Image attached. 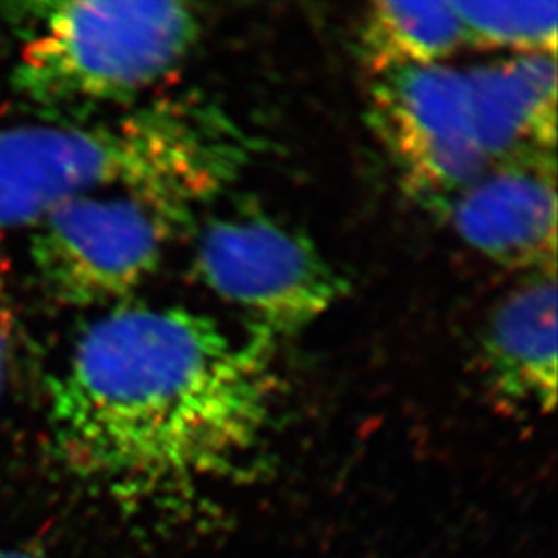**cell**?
Here are the masks:
<instances>
[{
    "mask_svg": "<svg viewBox=\"0 0 558 558\" xmlns=\"http://www.w3.org/2000/svg\"><path fill=\"white\" fill-rule=\"evenodd\" d=\"M26 10L13 85L48 111L131 100L172 73L197 43L183 2H38Z\"/></svg>",
    "mask_w": 558,
    "mask_h": 558,
    "instance_id": "3",
    "label": "cell"
},
{
    "mask_svg": "<svg viewBox=\"0 0 558 558\" xmlns=\"http://www.w3.org/2000/svg\"><path fill=\"white\" fill-rule=\"evenodd\" d=\"M481 364L492 389L511 405L551 411L557 403L555 269L511 291L481 335Z\"/></svg>",
    "mask_w": 558,
    "mask_h": 558,
    "instance_id": "9",
    "label": "cell"
},
{
    "mask_svg": "<svg viewBox=\"0 0 558 558\" xmlns=\"http://www.w3.org/2000/svg\"><path fill=\"white\" fill-rule=\"evenodd\" d=\"M555 161H517L461 190L448 201L459 238L506 268L555 266Z\"/></svg>",
    "mask_w": 558,
    "mask_h": 558,
    "instance_id": "7",
    "label": "cell"
},
{
    "mask_svg": "<svg viewBox=\"0 0 558 558\" xmlns=\"http://www.w3.org/2000/svg\"><path fill=\"white\" fill-rule=\"evenodd\" d=\"M459 44L463 29L452 2H374L360 35L362 57L376 76L439 63Z\"/></svg>",
    "mask_w": 558,
    "mask_h": 558,
    "instance_id": "10",
    "label": "cell"
},
{
    "mask_svg": "<svg viewBox=\"0 0 558 558\" xmlns=\"http://www.w3.org/2000/svg\"><path fill=\"white\" fill-rule=\"evenodd\" d=\"M16 311L11 291L10 266L0 257V395L10 376L11 360L15 351Z\"/></svg>",
    "mask_w": 558,
    "mask_h": 558,
    "instance_id": "12",
    "label": "cell"
},
{
    "mask_svg": "<svg viewBox=\"0 0 558 558\" xmlns=\"http://www.w3.org/2000/svg\"><path fill=\"white\" fill-rule=\"evenodd\" d=\"M0 558H48L43 551L38 549L24 548V546H16V548H2L0 549Z\"/></svg>",
    "mask_w": 558,
    "mask_h": 558,
    "instance_id": "13",
    "label": "cell"
},
{
    "mask_svg": "<svg viewBox=\"0 0 558 558\" xmlns=\"http://www.w3.org/2000/svg\"><path fill=\"white\" fill-rule=\"evenodd\" d=\"M185 217L136 194L68 201L35 225L32 260L43 284L68 306L122 301L158 269Z\"/></svg>",
    "mask_w": 558,
    "mask_h": 558,
    "instance_id": "5",
    "label": "cell"
},
{
    "mask_svg": "<svg viewBox=\"0 0 558 558\" xmlns=\"http://www.w3.org/2000/svg\"><path fill=\"white\" fill-rule=\"evenodd\" d=\"M475 132L492 161H555V54H517L464 73Z\"/></svg>",
    "mask_w": 558,
    "mask_h": 558,
    "instance_id": "8",
    "label": "cell"
},
{
    "mask_svg": "<svg viewBox=\"0 0 558 558\" xmlns=\"http://www.w3.org/2000/svg\"><path fill=\"white\" fill-rule=\"evenodd\" d=\"M250 143L199 98L158 101L90 125L0 131V230L35 227L68 201L142 195L189 219L241 172Z\"/></svg>",
    "mask_w": 558,
    "mask_h": 558,
    "instance_id": "2",
    "label": "cell"
},
{
    "mask_svg": "<svg viewBox=\"0 0 558 558\" xmlns=\"http://www.w3.org/2000/svg\"><path fill=\"white\" fill-rule=\"evenodd\" d=\"M274 348L181 307L109 311L51 381L54 453L129 505L186 510L260 450L277 400Z\"/></svg>",
    "mask_w": 558,
    "mask_h": 558,
    "instance_id": "1",
    "label": "cell"
},
{
    "mask_svg": "<svg viewBox=\"0 0 558 558\" xmlns=\"http://www.w3.org/2000/svg\"><path fill=\"white\" fill-rule=\"evenodd\" d=\"M195 264L217 296L248 316L252 332L271 340L306 327L349 290L306 233L255 208L208 222Z\"/></svg>",
    "mask_w": 558,
    "mask_h": 558,
    "instance_id": "4",
    "label": "cell"
},
{
    "mask_svg": "<svg viewBox=\"0 0 558 558\" xmlns=\"http://www.w3.org/2000/svg\"><path fill=\"white\" fill-rule=\"evenodd\" d=\"M369 117L407 185L430 203L453 199L490 165L458 69L430 63L378 74Z\"/></svg>",
    "mask_w": 558,
    "mask_h": 558,
    "instance_id": "6",
    "label": "cell"
},
{
    "mask_svg": "<svg viewBox=\"0 0 558 558\" xmlns=\"http://www.w3.org/2000/svg\"><path fill=\"white\" fill-rule=\"evenodd\" d=\"M463 43L521 54H555L557 2H452Z\"/></svg>",
    "mask_w": 558,
    "mask_h": 558,
    "instance_id": "11",
    "label": "cell"
}]
</instances>
